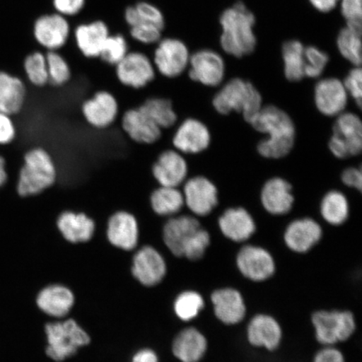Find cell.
Instances as JSON below:
<instances>
[{
	"mask_svg": "<svg viewBox=\"0 0 362 362\" xmlns=\"http://www.w3.org/2000/svg\"><path fill=\"white\" fill-rule=\"evenodd\" d=\"M219 24V45L226 55L242 59L255 52L257 45L256 16L243 0H238L221 12Z\"/></svg>",
	"mask_w": 362,
	"mask_h": 362,
	"instance_id": "cell-1",
	"label": "cell"
},
{
	"mask_svg": "<svg viewBox=\"0 0 362 362\" xmlns=\"http://www.w3.org/2000/svg\"><path fill=\"white\" fill-rule=\"evenodd\" d=\"M260 133L268 134L257 146L262 157L280 158L288 155L296 139V127L286 112L275 106H266L250 122Z\"/></svg>",
	"mask_w": 362,
	"mask_h": 362,
	"instance_id": "cell-2",
	"label": "cell"
},
{
	"mask_svg": "<svg viewBox=\"0 0 362 362\" xmlns=\"http://www.w3.org/2000/svg\"><path fill=\"white\" fill-rule=\"evenodd\" d=\"M57 179V166L49 152L43 148H31L24 156L17 192L21 197L37 196L51 188Z\"/></svg>",
	"mask_w": 362,
	"mask_h": 362,
	"instance_id": "cell-3",
	"label": "cell"
},
{
	"mask_svg": "<svg viewBox=\"0 0 362 362\" xmlns=\"http://www.w3.org/2000/svg\"><path fill=\"white\" fill-rule=\"evenodd\" d=\"M262 96L255 86L242 78H233L223 86L214 98L215 110L221 115L241 112L247 123L262 110Z\"/></svg>",
	"mask_w": 362,
	"mask_h": 362,
	"instance_id": "cell-4",
	"label": "cell"
},
{
	"mask_svg": "<svg viewBox=\"0 0 362 362\" xmlns=\"http://www.w3.org/2000/svg\"><path fill=\"white\" fill-rule=\"evenodd\" d=\"M311 323L316 341L323 346L346 341L356 329L355 316L349 310H317L311 316Z\"/></svg>",
	"mask_w": 362,
	"mask_h": 362,
	"instance_id": "cell-5",
	"label": "cell"
},
{
	"mask_svg": "<svg viewBox=\"0 0 362 362\" xmlns=\"http://www.w3.org/2000/svg\"><path fill=\"white\" fill-rule=\"evenodd\" d=\"M45 332L48 341L47 355L56 361L74 356L80 347L90 342L88 334L74 320L48 324Z\"/></svg>",
	"mask_w": 362,
	"mask_h": 362,
	"instance_id": "cell-6",
	"label": "cell"
},
{
	"mask_svg": "<svg viewBox=\"0 0 362 362\" xmlns=\"http://www.w3.org/2000/svg\"><path fill=\"white\" fill-rule=\"evenodd\" d=\"M329 148L339 158L360 155L362 148V124L358 116L352 112H342L333 126V135Z\"/></svg>",
	"mask_w": 362,
	"mask_h": 362,
	"instance_id": "cell-7",
	"label": "cell"
},
{
	"mask_svg": "<svg viewBox=\"0 0 362 362\" xmlns=\"http://www.w3.org/2000/svg\"><path fill=\"white\" fill-rule=\"evenodd\" d=\"M236 265L244 278L255 283L267 281L276 272L273 255L264 247L255 245H245L240 249Z\"/></svg>",
	"mask_w": 362,
	"mask_h": 362,
	"instance_id": "cell-8",
	"label": "cell"
},
{
	"mask_svg": "<svg viewBox=\"0 0 362 362\" xmlns=\"http://www.w3.org/2000/svg\"><path fill=\"white\" fill-rule=\"evenodd\" d=\"M188 67L189 78L208 87H216L225 78L224 59L214 49L202 48L191 54Z\"/></svg>",
	"mask_w": 362,
	"mask_h": 362,
	"instance_id": "cell-9",
	"label": "cell"
},
{
	"mask_svg": "<svg viewBox=\"0 0 362 362\" xmlns=\"http://www.w3.org/2000/svg\"><path fill=\"white\" fill-rule=\"evenodd\" d=\"M189 57L191 52L183 40L165 38L158 42L153 64L161 75L175 78L187 69Z\"/></svg>",
	"mask_w": 362,
	"mask_h": 362,
	"instance_id": "cell-10",
	"label": "cell"
},
{
	"mask_svg": "<svg viewBox=\"0 0 362 362\" xmlns=\"http://www.w3.org/2000/svg\"><path fill=\"white\" fill-rule=\"evenodd\" d=\"M117 78L126 87L140 89L156 78L155 66L141 52H130L116 65Z\"/></svg>",
	"mask_w": 362,
	"mask_h": 362,
	"instance_id": "cell-11",
	"label": "cell"
},
{
	"mask_svg": "<svg viewBox=\"0 0 362 362\" xmlns=\"http://www.w3.org/2000/svg\"><path fill=\"white\" fill-rule=\"evenodd\" d=\"M182 193L185 205L198 216L209 215L218 203V193L215 185L203 176L188 180Z\"/></svg>",
	"mask_w": 362,
	"mask_h": 362,
	"instance_id": "cell-12",
	"label": "cell"
},
{
	"mask_svg": "<svg viewBox=\"0 0 362 362\" xmlns=\"http://www.w3.org/2000/svg\"><path fill=\"white\" fill-rule=\"evenodd\" d=\"M214 314L220 322L236 325L245 319L247 306L243 294L234 288H221L211 294Z\"/></svg>",
	"mask_w": 362,
	"mask_h": 362,
	"instance_id": "cell-13",
	"label": "cell"
},
{
	"mask_svg": "<svg viewBox=\"0 0 362 362\" xmlns=\"http://www.w3.org/2000/svg\"><path fill=\"white\" fill-rule=\"evenodd\" d=\"M247 338L251 346L274 351L282 342L283 329L274 316L256 315L249 321Z\"/></svg>",
	"mask_w": 362,
	"mask_h": 362,
	"instance_id": "cell-14",
	"label": "cell"
},
{
	"mask_svg": "<svg viewBox=\"0 0 362 362\" xmlns=\"http://www.w3.org/2000/svg\"><path fill=\"white\" fill-rule=\"evenodd\" d=\"M322 236V228L317 221L311 218H301L288 224L285 229L284 241L289 250L303 255L313 249Z\"/></svg>",
	"mask_w": 362,
	"mask_h": 362,
	"instance_id": "cell-15",
	"label": "cell"
},
{
	"mask_svg": "<svg viewBox=\"0 0 362 362\" xmlns=\"http://www.w3.org/2000/svg\"><path fill=\"white\" fill-rule=\"evenodd\" d=\"M81 112L90 126L98 129H107L119 115V103L112 93L99 90L83 104Z\"/></svg>",
	"mask_w": 362,
	"mask_h": 362,
	"instance_id": "cell-16",
	"label": "cell"
},
{
	"mask_svg": "<svg viewBox=\"0 0 362 362\" xmlns=\"http://www.w3.org/2000/svg\"><path fill=\"white\" fill-rule=\"evenodd\" d=\"M152 174L160 187H179L188 174L187 160L177 151H165L158 156Z\"/></svg>",
	"mask_w": 362,
	"mask_h": 362,
	"instance_id": "cell-17",
	"label": "cell"
},
{
	"mask_svg": "<svg viewBox=\"0 0 362 362\" xmlns=\"http://www.w3.org/2000/svg\"><path fill=\"white\" fill-rule=\"evenodd\" d=\"M347 99L348 93L341 80L325 78L318 81L315 86V105L325 116L341 115L346 110Z\"/></svg>",
	"mask_w": 362,
	"mask_h": 362,
	"instance_id": "cell-18",
	"label": "cell"
},
{
	"mask_svg": "<svg viewBox=\"0 0 362 362\" xmlns=\"http://www.w3.org/2000/svg\"><path fill=\"white\" fill-rule=\"evenodd\" d=\"M69 34V24L65 16L58 13L40 17L35 23V40L49 52L62 48L66 43Z\"/></svg>",
	"mask_w": 362,
	"mask_h": 362,
	"instance_id": "cell-19",
	"label": "cell"
},
{
	"mask_svg": "<svg viewBox=\"0 0 362 362\" xmlns=\"http://www.w3.org/2000/svg\"><path fill=\"white\" fill-rule=\"evenodd\" d=\"M132 272L139 282L146 286H153L165 276V262L155 248L144 247L134 257Z\"/></svg>",
	"mask_w": 362,
	"mask_h": 362,
	"instance_id": "cell-20",
	"label": "cell"
},
{
	"mask_svg": "<svg viewBox=\"0 0 362 362\" xmlns=\"http://www.w3.org/2000/svg\"><path fill=\"white\" fill-rule=\"evenodd\" d=\"M202 228L200 223L192 216H173L163 229V238L169 250L176 257H182L185 246Z\"/></svg>",
	"mask_w": 362,
	"mask_h": 362,
	"instance_id": "cell-21",
	"label": "cell"
},
{
	"mask_svg": "<svg viewBox=\"0 0 362 362\" xmlns=\"http://www.w3.org/2000/svg\"><path fill=\"white\" fill-rule=\"evenodd\" d=\"M211 134L202 122L188 119L176 131L173 144L176 151L184 153H201L210 146Z\"/></svg>",
	"mask_w": 362,
	"mask_h": 362,
	"instance_id": "cell-22",
	"label": "cell"
},
{
	"mask_svg": "<svg viewBox=\"0 0 362 362\" xmlns=\"http://www.w3.org/2000/svg\"><path fill=\"white\" fill-rule=\"evenodd\" d=\"M218 225L224 237L234 243L247 242L256 232L255 220L242 207L226 210L219 217Z\"/></svg>",
	"mask_w": 362,
	"mask_h": 362,
	"instance_id": "cell-23",
	"label": "cell"
},
{
	"mask_svg": "<svg viewBox=\"0 0 362 362\" xmlns=\"http://www.w3.org/2000/svg\"><path fill=\"white\" fill-rule=\"evenodd\" d=\"M107 235L113 246L132 250L137 246L139 240L138 221L128 211H117L108 221Z\"/></svg>",
	"mask_w": 362,
	"mask_h": 362,
	"instance_id": "cell-24",
	"label": "cell"
},
{
	"mask_svg": "<svg viewBox=\"0 0 362 362\" xmlns=\"http://www.w3.org/2000/svg\"><path fill=\"white\" fill-rule=\"evenodd\" d=\"M122 127L133 141L140 144H155L162 135V129L139 107L124 112Z\"/></svg>",
	"mask_w": 362,
	"mask_h": 362,
	"instance_id": "cell-25",
	"label": "cell"
},
{
	"mask_svg": "<svg viewBox=\"0 0 362 362\" xmlns=\"http://www.w3.org/2000/svg\"><path fill=\"white\" fill-rule=\"evenodd\" d=\"M261 201L264 209L271 215L288 214L294 201L291 184L282 178L269 180L262 187Z\"/></svg>",
	"mask_w": 362,
	"mask_h": 362,
	"instance_id": "cell-26",
	"label": "cell"
},
{
	"mask_svg": "<svg viewBox=\"0 0 362 362\" xmlns=\"http://www.w3.org/2000/svg\"><path fill=\"white\" fill-rule=\"evenodd\" d=\"M207 349L208 341L205 334L193 327L180 332L172 346L174 356L181 362H200Z\"/></svg>",
	"mask_w": 362,
	"mask_h": 362,
	"instance_id": "cell-27",
	"label": "cell"
},
{
	"mask_svg": "<svg viewBox=\"0 0 362 362\" xmlns=\"http://www.w3.org/2000/svg\"><path fill=\"white\" fill-rule=\"evenodd\" d=\"M57 228L66 241L71 243H86L93 236L95 223L84 214L66 211L59 216Z\"/></svg>",
	"mask_w": 362,
	"mask_h": 362,
	"instance_id": "cell-28",
	"label": "cell"
},
{
	"mask_svg": "<svg viewBox=\"0 0 362 362\" xmlns=\"http://www.w3.org/2000/svg\"><path fill=\"white\" fill-rule=\"evenodd\" d=\"M26 88L16 76L0 71V112L15 115L24 107Z\"/></svg>",
	"mask_w": 362,
	"mask_h": 362,
	"instance_id": "cell-29",
	"label": "cell"
},
{
	"mask_svg": "<svg viewBox=\"0 0 362 362\" xmlns=\"http://www.w3.org/2000/svg\"><path fill=\"white\" fill-rule=\"evenodd\" d=\"M110 31L105 23L98 21L81 25L75 31L76 42L86 57H100L102 49Z\"/></svg>",
	"mask_w": 362,
	"mask_h": 362,
	"instance_id": "cell-30",
	"label": "cell"
},
{
	"mask_svg": "<svg viewBox=\"0 0 362 362\" xmlns=\"http://www.w3.org/2000/svg\"><path fill=\"white\" fill-rule=\"evenodd\" d=\"M36 302L44 313L61 318L69 313L74 306V296L69 288L62 285H52L40 291Z\"/></svg>",
	"mask_w": 362,
	"mask_h": 362,
	"instance_id": "cell-31",
	"label": "cell"
},
{
	"mask_svg": "<svg viewBox=\"0 0 362 362\" xmlns=\"http://www.w3.org/2000/svg\"><path fill=\"white\" fill-rule=\"evenodd\" d=\"M305 45L297 39L284 40L281 45V57L285 78L291 81L305 78Z\"/></svg>",
	"mask_w": 362,
	"mask_h": 362,
	"instance_id": "cell-32",
	"label": "cell"
},
{
	"mask_svg": "<svg viewBox=\"0 0 362 362\" xmlns=\"http://www.w3.org/2000/svg\"><path fill=\"white\" fill-rule=\"evenodd\" d=\"M361 34L362 29L344 25L334 40L339 55L353 66L361 65Z\"/></svg>",
	"mask_w": 362,
	"mask_h": 362,
	"instance_id": "cell-33",
	"label": "cell"
},
{
	"mask_svg": "<svg viewBox=\"0 0 362 362\" xmlns=\"http://www.w3.org/2000/svg\"><path fill=\"white\" fill-rule=\"evenodd\" d=\"M151 205L158 216H175L185 205L183 193L178 187H160L152 192Z\"/></svg>",
	"mask_w": 362,
	"mask_h": 362,
	"instance_id": "cell-34",
	"label": "cell"
},
{
	"mask_svg": "<svg viewBox=\"0 0 362 362\" xmlns=\"http://www.w3.org/2000/svg\"><path fill=\"white\" fill-rule=\"evenodd\" d=\"M139 108L161 129H170L177 122V115L170 99L148 98Z\"/></svg>",
	"mask_w": 362,
	"mask_h": 362,
	"instance_id": "cell-35",
	"label": "cell"
},
{
	"mask_svg": "<svg viewBox=\"0 0 362 362\" xmlns=\"http://www.w3.org/2000/svg\"><path fill=\"white\" fill-rule=\"evenodd\" d=\"M349 212V203L341 192H330L325 194L321 202V216L330 225L339 226L346 223Z\"/></svg>",
	"mask_w": 362,
	"mask_h": 362,
	"instance_id": "cell-36",
	"label": "cell"
},
{
	"mask_svg": "<svg viewBox=\"0 0 362 362\" xmlns=\"http://www.w3.org/2000/svg\"><path fill=\"white\" fill-rule=\"evenodd\" d=\"M125 21L130 27L138 25H153L165 29V20L158 7L147 2H140L127 8Z\"/></svg>",
	"mask_w": 362,
	"mask_h": 362,
	"instance_id": "cell-37",
	"label": "cell"
},
{
	"mask_svg": "<svg viewBox=\"0 0 362 362\" xmlns=\"http://www.w3.org/2000/svg\"><path fill=\"white\" fill-rule=\"evenodd\" d=\"M205 306V300L201 293L188 291L179 294L175 298L174 310L176 316L183 321H191L200 315Z\"/></svg>",
	"mask_w": 362,
	"mask_h": 362,
	"instance_id": "cell-38",
	"label": "cell"
},
{
	"mask_svg": "<svg viewBox=\"0 0 362 362\" xmlns=\"http://www.w3.org/2000/svg\"><path fill=\"white\" fill-rule=\"evenodd\" d=\"M24 69L30 83L36 87H44L49 83L47 57L36 52L25 58Z\"/></svg>",
	"mask_w": 362,
	"mask_h": 362,
	"instance_id": "cell-39",
	"label": "cell"
},
{
	"mask_svg": "<svg viewBox=\"0 0 362 362\" xmlns=\"http://www.w3.org/2000/svg\"><path fill=\"white\" fill-rule=\"evenodd\" d=\"M329 62V54L317 45H308L305 47V76L317 78L323 74Z\"/></svg>",
	"mask_w": 362,
	"mask_h": 362,
	"instance_id": "cell-40",
	"label": "cell"
},
{
	"mask_svg": "<svg viewBox=\"0 0 362 362\" xmlns=\"http://www.w3.org/2000/svg\"><path fill=\"white\" fill-rule=\"evenodd\" d=\"M47 57L49 83L62 87L70 81L71 71L69 65L56 51L49 52Z\"/></svg>",
	"mask_w": 362,
	"mask_h": 362,
	"instance_id": "cell-41",
	"label": "cell"
},
{
	"mask_svg": "<svg viewBox=\"0 0 362 362\" xmlns=\"http://www.w3.org/2000/svg\"><path fill=\"white\" fill-rule=\"evenodd\" d=\"M128 44L123 35H110L104 43L100 57L110 65H117L128 54Z\"/></svg>",
	"mask_w": 362,
	"mask_h": 362,
	"instance_id": "cell-42",
	"label": "cell"
},
{
	"mask_svg": "<svg viewBox=\"0 0 362 362\" xmlns=\"http://www.w3.org/2000/svg\"><path fill=\"white\" fill-rule=\"evenodd\" d=\"M211 236L206 230L201 228L185 247L182 257L187 259L197 261L201 259L209 247Z\"/></svg>",
	"mask_w": 362,
	"mask_h": 362,
	"instance_id": "cell-43",
	"label": "cell"
},
{
	"mask_svg": "<svg viewBox=\"0 0 362 362\" xmlns=\"http://www.w3.org/2000/svg\"><path fill=\"white\" fill-rule=\"evenodd\" d=\"M338 10L346 25L362 29V0H341Z\"/></svg>",
	"mask_w": 362,
	"mask_h": 362,
	"instance_id": "cell-44",
	"label": "cell"
},
{
	"mask_svg": "<svg viewBox=\"0 0 362 362\" xmlns=\"http://www.w3.org/2000/svg\"><path fill=\"white\" fill-rule=\"evenodd\" d=\"M164 29L153 25H138L131 27L130 34L138 42L153 44L160 42Z\"/></svg>",
	"mask_w": 362,
	"mask_h": 362,
	"instance_id": "cell-45",
	"label": "cell"
},
{
	"mask_svg": "<svg viewBox=\"0 0 362 362\" xmlns=\"http://www.w3.org/2000/svg\"><path fill=\"white\" fill-rule=\"evenodd\" d=\"M347 93L355 99L358 107L362 103V71L361 66H353L343 81Z\"/></svg>",
	"mask_w": 362,
	"mask_h": 362,
	"instance_id": "cell-46",
	"label": "cell"
},
{
	"mask_svg": "<svg viewBox=\"0 0 362 362\" xmlns=\"http://www.w3.org/2000/svg\"><path fill=\"white\" fill-rule=\"evenodd\" d=\"M16 128L11 116L0 112V146H7L15 140Z\"/></svg>",
	"mask_w": 362,
	"mask_h": 362,
	"instance_id": "cell-47",
	"label": "cell"
},
{
	"mask_svg": "<svg viewBox=\"0 0 362 362\" xmlns=\"http://www.w3.org/2000/svg\"><path fill=\"white\" fill-rule=\"evenodd\" d=\"M53 4L58 13L63 16H70L83 10L85 0H53Z\"/></svg>",
	"mask_w": 362,
	"mask_h": 362,
	"instance_id": "cell-48",
	"label": "cell"
},
{
	"mask_svg": "<svg viewBox=\"0 0 362 362\" xmlns=\"http://www.w3.org/2000/svg\"><path fill=\"white\" fill-rule=\"evenodd\" d=\"M312 362H346V359L336 346H323L316 353Z\"/></svg>",
	"mask_w": 362,
	"mask_h": 362,
	"instance_id": "cell-49",
	"label": "cell"
},
{
	"mask_svg": "<svg viewBox=\"0 0 362 362\" xmlns=\"http://www.w3.org/2000/svg\"><path fill=\"white\" fill-rule=\"evenodd\" d=\"M341 180L347 187L358 189L359 192L361 191L362 174L361 169L355 168V167L347 168L343 171Z\"/></svg>",
	"mask_w": 362,
	"mask_h": 362,
	"instance_id": "cell-50",
	"label": "cell"
},
{
	"mask_svg": "<svg viewBox=\"0 0 362 362\" xmlns=\"http://www.w3.org/2000/svg\"><path fill=\"white\" fill-rule=\"evenodd\" d=\"M341 0H308L317 12L329 13L336 11Z\"/></svg>",
	"mask_w": 362,
	"mask_h": 362,
	"instance_id": "cell-51",
	"label": "cell"
},
{
	"mask_svg": "<svg viewBox=\"0 0 362 362\" xmlns=\"http://www.w3.org/2000/svg\"><path fill=\"white\" fill-rule=\"evenodd\" d=\"M132 362H158L155 352L149 349H144L136 353Z\"/></svg>",
	"mask_w": 362,
	"mask_h": 362,
	"instance_id": "cell-52",
	"label": "cell"
},
{
	"mask_svg": "<svg viewBox=\"0 0 362 362\" xmlns=\"http://www.w3.org/2000/svg\"><path fill=\"white\" fill-rule=\"evenodd\" d=\"M7 180L6 161L2 156H0V188H2L6 185Z\"/></svg>",
	"mask_w": 362,
	"mask_h": 362,
	"instance_id": "cell-53",
	"label": "cell"
}]
</instances>
